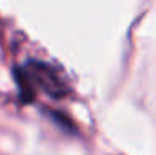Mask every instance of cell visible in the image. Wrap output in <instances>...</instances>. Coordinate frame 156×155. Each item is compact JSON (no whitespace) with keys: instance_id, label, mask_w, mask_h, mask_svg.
Listing matches in <instances>:
<instances>
[{"instance_id":"cell-2","label":"cell","mask_w":156,"mask_h":155,"mask_svg":"<svg viewBox=\"0 0 156 155\" xmlns=\"http://www.w3.org/2000/svg\"><path fill=\"white\" fill-rule=\"evenodd\" d=\"M15 80H17V85H18V90H20V98L23 103H30L33 102V98H35V87H33L30 77L27 75V72H25V68H17L15 70Z\"/></svg>"},{"instance_id":"cell-1","label":"cell","mask_w":156,"mask_h":155,"mask_svg":"<svg viewBox=\"0 0 156 155\" xmlns=\"http://www.w3.org/2000/svg\"><path fill=\"white\" fill-rule=\"evenodd\" d=\"M27 75L30 77L33 87L40 88L42 92H45L47 95L53 98H62L66 95L68 88H66V83L60 79L57 72L47 64H42V62H30L27 67H23Z\"/></svg>"}]
</instances>
